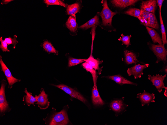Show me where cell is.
<instances>
[{"label": "cell", "instance_id": "obj_1", "mask_svg": "<svg viewBox=\"0 0 167 125\" xmlns=\"http://www.w3.org/2000/svg\"><path fill=\"white\" fill-rule=\"evenodd\" d=\"M54 113L49 117L46 118V124L50 125H65L68 124L69 120L65 110L63 109L59 112Z\"/></svg>", "mask_w": 167, "mask_h": 125}, {"label": "cell", "instance_id": "obj_2", "mask_svg": "<svg viewBox=\"0 0 167 125\" xmlns=\"http://www.w3.org/2000/svg\"><path fill=\"white\" fill-rule=\"evenodd\" d=\"M102 2L103 8L99 14L102 18V24L105 26L111 27L112 26V18L117 12H113L110 9L106 0H102Z\"/></svg>", "mask_w": 167, "mask_h": 125}, {"label": "cell", "instance_id": "obj_3", "mask_svg": "<svg viewBox=\"0 0 167 125\" xmlns=\"http://www.w3.org/2000/svg\"><path fill=\"white\" fill-rule=\"evenodd\" d=\"M1 86L0 89V113L1 116H4L6 112L10 111L11 109L7 101L5 93L6 81L3 80L1 81Z\"/></svg>", "mask_w": 167, "mask_h": 125}, {"label": "cell", "instance_id": "obj_4", "mask_svg": "<svg viewBox=\"0 0 167 125\" xmlns=\"http://www.w3.org/2000/svg\"><path fill=\"white\" fill-rule=\"evenodd\" d=\"M164 45L151 44L150 49L157 58L156 63H158L160 61H162L165 64L167 61V51Z\"/></svg>", "mask_w": 167, "mask_h": 125}, {"label": "cell", "instance_id": "obj_5", "mask_svg": "<svg viewBox=\"0 0 167 125\" xmlns=\"http://www.w3.org/2000/svg\"><path fill=\"white\" fill-rule=\"evenodd\" d=\"M53 85L62 90L72 97L78 99L84 104L87 102L86 99L80 93L68 86L64 84Z\"/></svg>", "mask_w": 167, "mask_h": 125}, {"label": "cell", "instance_id": "obj_6", "mask_svg": "<svg viewBox=\"0 0 167 125\" xmlns=\"http://www.w3.org/2000/svg\"><path fill=\"white\" fill-rule=\"evenodd\" d=\"M166 74L163 76L162 75H160L159 74H156V76L148 75V79L152 83V85L155 86L160 93L162 91V89L166 87L164 81Z\"/></svg>", "mask_w": 167, "mask_h": 125}, {"label": "cell", "instance_id": "obj_7", "mask_svg": "<svg viewBox=\"0 0 167 125\" xmlns=\"http://www.w3.org/2000/svg\"><path fill=\"white\" fill-rule=\"evenodd\" d=\"M149 65V64L148 63L144 65L138 64L128 68L127 72L128 76L133 75L135 79L140 78L142 77V75L144 74L143 70L148 67Z\"/></svg>", "mask_w": 167, "mask_h": 125}, {"label": "cell", "instance_id": "obj_8", "mask_svg": "<svg viewBox=\"0 0 167 125\" xmlns=\"http://www.w3.org/2000/svg\"><path fill=\"white\" fill-rule=\"evenodd\" d=\"M0 63L1 66L2 70L4 73L8 81V88L10 89L14 84L20 81L21 80L17 79L12 76L10 70L3 62L1 56L0 58Z\"/></svg>", "mask_w": 167, "mask_h": 125}, {"label": "cell", "instance_id": "obj_9", "mask_svg": "<svg viewBox=\"0 0 167 125\" xmlns=\"http://www.w3.org/2000/svg\"><path fill=\"white\" fill-rule=\"evenodd\" d=\"M136 98L139 99L142 106L146 105L148 106L151 103L155 102L154 100L155 98L154 94L153 93H150L144 90L142 93L137 94Z\"/></svg>", "mask_w": 167, "mask_h": 125}, {"label": "cell", "instance_id": "obj_10", "mask_svg": "<svg viewBox=\"0 0 167 125\" xmlns=\"http://www.w3.org/2000/svg\"><path fill=\"white\" fill-rule=\"evenodd\" d=\"M50 104L48 95L46 93L44 89H42L41 91L40 94L37 96V102L35 104L38 105L40 109L45 110L48 108Z\"/></svg>", "mask_w": 167, "mask_h": 125}, {"label": "cell", "instance_id": "obj_11", "mask_svg": "<svg viewBox=\"0 0 167 125\" xmlns=\"http://www.w3.org/2000/svg\"><path fill=\"white\" fill-rule=\"evenodd\" d=\"M110 107L113 111L117 113L123 111L128 106L125 105L122 99H117L112 101L110 104Z\"/></svg>", "mask_w": 167, "mask_h": 125}, {"label": "cell", "instance_id": "obj_12", "mask_svg": "<svg viewBox=\"0 0 167 125\" xmlns=\"http://www.w3.org/2000/svg\"><path fill=\"white\" fill-rule=\"evenodd\" d=\"M156 4V1L155 0L142 1L140 8L147 12L154 14Z\"/></svg>", "mask_w": 167, "mask_h": 125}, {"label": "cell", "instance_id": "obj_13", "mask_svg": "<svg viewBox=\"0 0 167 125\" xmlns=\"http://www.w3.org/2000/svg\"><path fill=\"white\" fill-rule=\"evenodd\" d=\"M92 99L93 105L99 106L103 105L104 101L101 98L98 89L96 85H94L92 91Z\"/></svg>", "mask_w": 167, "mask_h": 125}, {"label": "cell", "instance_id": "obj_14", "mask_svg": "<svg viewBox=\"0 0 167 125\" xmlns=\"http://www.w3.org/2000/svg\"><path fill=\"white\" fill-rule=\"evenodd\" d=\"M137 0H112L110 2L114 7L124 8L128 6L134 5L138 1Z\"/></svg>", "mask_w": 167, "mask_h": 125}, {"label": "cell", "instance_id": "obj_15", "mask_svg": "<svg viewBox=\"0 0 167 125\" xmlns=\"http://www.w3.org/2000/svg\"><path fill=\"white\" fill-rule=\"evenodd\" d=\"M106 77L120 85H122L125 84H129L135 86H137L138 85L137 84L127 80L120 74L109 76Z\"/></svg>", "mask_w": 167, "mask_h": 125}, {"label": "cell", "instance_id": "obj_16", "mask_svg": "<svg viewBox=\"0 0 167 125\" xmlns=\"http://www.w3.org/2000/svg\"><path fill=\"white\" fill-rule=\"evenodd\" d=\"M125 62L127 64H136L139 61L137 59L135 53L131 51L125 50L124 51Z\"/></svg>", "mask_w": 167, "mask_h": 125}, {"label": "cell", "instance_id": "obj_17", "mask_svg": "<svg viewBox=\"0 0 167 125\" xmlns=\"http://www.w3.org/2000/svg\"><path fill=\"white\" fill-rule=\"evenodd\" d=\"M66 25L67 27L72 32L75 33L77 31L78 25L76 21L75 15L69 16L66 23Z\"/></svg>", "mask_w": 167, "mask_h": 125}, {"label": "cell", "instance_id": "obj_18", "mask_svg": "<svg viewBox=\"0 0 167 125\" xmlns=\"http://www.w3.org/2000/svg\"><path fill=\"white\" fill-rule=\"evenodd\" d=\"M146 28L154 43H158L160 45L163 44L162 39L160 36L153 28L147 26H146Z\"/></svg>", "mask_w": 167, "mask_h": 125}, {"label": "cell", "instance_id": "obj_19", "mask_svg": "<svg viewBox=\"0 0 167 125\" xmlns=\"http://www.w3.org/2000/svg\"><path fill=\"white\" fill-rule=\"evenodd\" d=\"M99 24L98 16L97 14L94 17L80 26L79 28L82 29H86L91 27L98 25Z\"/></svg>", "mask_w": 167, "mask_h": 125}, {"label": "cell", "instance_id": "obj_20", "mask_svg": "<svg viewBox=\"0 0 167 125\" xmlns=\"http://www.w3.org/2000/svg\"><path fill=\"white\" fill-rule=\"evenodd\" d=\"M24 92L26 95L23 97V101L28 106L31 105L35 106L34 103L37 102V96H33L31 93L28 91L26 88L25 89Z\"/></svg>", "mask_w": 167, "mask_h": 125}, {"label": "cell", "instance_id": "obj_21", "mask_svg": "<svg viewBox=\"0 0 167 125\" xmlns=\"http://www.w3.org/2000/svg\"><path fill=\"white\" fill-rule=\"evenodd\" d=\"M85 62L90 65L95 70H98L99 72H100V69L99 67V65L102 64V61L94 58L92 55H91L88 58L86 59Z\"/></svg>", "mask_w": 167, "mask_h": 125}, {"label": "cell", "instance_id": "obj_22", "mask_svg": "<svg viewBox=\"0 0 167 125\" xmlns=\"http://www.w3.org/2000/svg\"><path fill=\"white\" fill-rule=\"evenodd\" d=\"M144 25L156 29L158 28L159 26L154 14L151 13L147 23Z\"/></svg>", "mask_w": 167, "mask_h": 125}, {"label": "cell", "instance_id": "obj_23", "mask_svg": "<svg viewBox=\"0 0 167 125\" xmlns=\"http://www.w3.org/2000/svg\"><path fill=\"white\" fill-rule=\"evenodd\" d=\"M80 4L78 2L68 5L66 9L67 13L68 15H74L80 11Z\"/></svg>", "mask_w": 167, "mask_h": 125}, {"label": "cell", "instance_id": "obj_24", "mask_svg": "<svg viewBox=\"0 0 167 125\" xmlns=\"http://www.w3.org/2000/svg\"><path fill=\"white\" fill-rule=\"evenodd\" d=\"M82 66L84 68L91 73L94 85H96L97 78L96 70L87 62H85L83 63Z\"/></svg>", "mask_w": 167, "mask_h": 125}, {"label": "cell", "instance_id": "obj_25", "mask_svg": "<svg viewBox=\"0 0 167 125\" xmlns=\"http://www.w3.org/2000/svg\"><path fill=\"white\" fill-rule=\"evenodd\" d=\"M44 49L46 52L50 53H54L57 55L58 52L54 48L51 43L47 41H44L43 44Z\"/></svg>", "mask_w": 167, "mask_h": 125}, {"label": "cell", "instance_id": "obj_26", "mask_svg": "<svg viewBox=\"0 0 167 125\" xmlns=\"http://www.w3.org/2000/svg\"><path fill=\"white\" fill-rule=\"evenodd\" d=\"M140 10V13L138 18L144 25L147 23L152 13L147 12L142 9Z\"/></svg>", "mask_w": 167, "mask_h": 125}, {"label": "cell", "instance_id": "obj_27", "mask_svg": "<svg viewBox=\"0 0 167 125\" xmlns=\"http://www.w3.org/2000/svg\"><path fill=\"white\" fill-rule=\"evenodd\" d=\"M159 17L160 24L161 32L162 34V40L163 44L164 45L167 43L166 38V30L162 18L161 12L159 11Z\"/></svg>", "mask_w": 167, "mask_h": 125}, {"label": "cell", "instance_id": "obj_28", "mask_svg": "<svg viewBox=\"0 0 167 125\" xmlns=\"http://www.w3.org/2000/svg\"><path fill=\"white\" fill-rule=\"evenodd\" d=\"M140 12V9L136 8H132L125 11L124 13L138 18Z\"/></svg>", "mask_w": 167, "mask_h": 125}, {"label": "cell", "instance_id": "obj_29", "mask_svg": "<svg viewBox=\"0 0 167 125\" xmlns=\"http://www.w3.org/2000/svg\"><path fill=\"white\" fill-rule=\"evenodd\" d=\"M44 2L47 5H58L62 6L65 7H67L68 5L67 4L60 0H44Z\"/></svg>", "mask_w": 167, "mask_h": 125}, {"label": "cell", "instance_id": "obj_30", "mask_svg": "<svg viewBox=\"0 0 167 125\" xmlns=\"http://www.w3.org/2000/svg\"><path fill=\"white\" fill-rule=\"evenodd\" d=\"M85 59H78L71 57L68 59V66H74L85 61Z\"/></svg>", "mask_w": 167, "mask_h": 125}, {"label": "cell", "instance_id": "obj_31", "mask_svg": "<svg viewBox=\"0 0 167 125\" xmlns=\"http://www.w3.org/2000/svg\"><path fill=\"white\" fill-rule=\"evenodd\" d=\"M121 37H120L118 39L119 41H122V45L124 44L126 45V47H128L130 45V38L132 36L130 35H124L123 34L121 35Z\"/></svg>", "mask_w": 167, "mask_h": 125}, {"label": "cell", "instance_id": "obj_32", "mask_svg": "<svg viewBox=\"0 0 167 125\" xmlns=\"http://www.w3.org/2000/svg\"><path fill=\"white\" fill-rule=\"evenodd\" d=\"M17 37V36L16 35L14 36V38H12L10 37H9L8 38H6L4 39V40L7 43L8 45L10 44H12L14 46V48H15L16 47V46L18 43V41L16 39Z\"/></svg>", "mask_w": 167, "mask_h": 125}, {"label": "cell", "instance_id": "obj_33", "mask_svg": "<svg viewBox=\"0 0 167 125\" xmlns=\"http://www.w3.org/2000/svg\"><path fill=\"white\" fill-rule=\"evenodd\" d=\"M0 41L1 44L0 45V48L3 52H9L10 51L8 48V44L5 40L2 39V37L0 38Z\"/></svg>", "mask_w": 167, "mask_h": 125}, {"label": "cell", "instance_id": "obj_34", "mask_svg": "<svg viewBox=\"0 0 167 125\" xmlns=\"http://www.w3.org/2000/svg\"><path fill=\"white\" fill-rule=\"evenodd\" d=\"M159 8V11L161 12L162 7L164 0H156Z\"/></svg>", "mask_w": 167, "mask_h": 125}, {"label": "cell", "instance_id": "obj_35", "mask_svg": "<svg viewBox=\"0 0 167 125\" xmlns=\"http://www.w3.org/2000/svg\"><path fill=\"white\" fill-rule=\"evenodd\" d=\"M12 0H2L1 2V4H6L8 3L9 2L13 1Z\"/></svg>", "mask_w": 167, "mask_h": 125}, {"label": "cell", "instance_id": "obj_36", "mask_svg": "<svg viewBox=\"0 0 167 125\" xmlns=\"http://www.w3.org/2000/svg\"><path fill=\"white\" fill-rule=\"evenodd\" d=\"M160 71L161 72H162V71H164L167 74V66H165L164 67H163L162 69H161L160 70Z\"/></svg>", "mask_w": 167, "mask_h": 125}, {"label": "cell", "instance_id": "obj_37", "mask_svg": "<svg viewBox=\"0 0 167 125\" xmlns=\"http://www.w3.org/2000/svg\"><path fill=\"white\" fill-rule=\"evenodd\" d=\"M165 91L164 93V94L165 96L166 97H167V87H166L164 88Z\"/></svg>", "mask_w": 167, "mask_h": 125}]
</instances>
